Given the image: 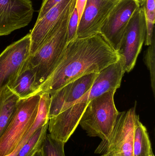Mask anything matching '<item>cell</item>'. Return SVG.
<instances>
[{"mask_svg":"<svg viewBox=\"0 0 155 156\" xmlns=\"http://www.w3.org/2000/svg\"><path fill=\"white\" fill-rule=\"evenodd\" d=\"M118 60L117 52L100 34L76 38L68 43L56 66L36 94L51 95L79 78L98 74Z\"/></svg>","mask_w":155,"mask_h":156,"instance_id":"6da1fadb","label":"cell"},{"mask_svg":"<svg viewBox=\"0 0 155 156\" xmlns=\"http://www.w3.org/2000/svg\"><path fill=\"white\" fill-rule=\"evenodd\" d=\"M76 2V0H74L68 5L45 41L33 54L30 55L26 62V66L35 73V84L37 91L39 86L56 66L68 44V22L75 8Z\"/></svg>","mask_w":155,"mask_h":156,"instance_id":"7a4b0ae2","label":"cell"},{"mask_svg":"<svg viewBox=\"0 0 155 156\" xmlns=\"http://www.w3.org/2000/svg\"><path fill=\"white\" fill-rule=\"evenodd\" d=\"M116 90H111L90 101L79 124L91 137L106 140L112 133L119 112L115 104Z\"/></svg>","mask_w":155,"mask_h":156,"instance_id":"3957f363","label":"cell"},{"mask_svg":"<svg viewBox=\"0 0 155 156\" xmlns=\"http://www.w3.org/2000/svg\"><path fill=\"white\" fill-rule=\"evenodd\" d=\"M40 97L36 94L19 100L13 116L0 137V156L9 154L18 146L35 119Z\"/></svg>","mask_w":155,"mask_h":156,"instance_id":"277c9868","label":"cell"},{"mask_svg":"<svg viewBox=\"0 0 155 156\" xmlns=\"http://www.w3.org/2000/svg\"><path fill=\"white\" fill-rule=\"evenodd\" d=\"M136 105L126 112H119L113 130L102 141L95 154L102 156H133L135 126L137 115Z\"/></svg>","mask_w":155,"mask_h":156,"instance_id":"5b68a950","label":"cell"},{"mask_svg":"<svg viewBox=\"0 0 155 156\" xmlns=\"http://www.w3.org/2000/svg\"><path fill=\"white\" fill-rule=\"evenodd\" d=\"M146 32L144 13L140 6L130 19L117 52L125 72L129 73L134 67L145 40Z\"/></svg>","mask_w":155,"mask_h":156,"instance_id":"8992f818","label":"cell"},{"mask_svg":"<svg viewBox=\"0 0 155 156\" xmlns=\"http://www.w3.org/2000/svg\"><path fill=\"white\" fill-rule=\"evenodd\" d=\"M30 34L7 46L0 54V90L15 81L30 55Z\"/></svg>","mask_w":155,"mask_h":156,"instance_id":"52a82bcc","label":"cell"},{"mask_svg":"<svg viewBox=\"0 0 155 156\" xmlns=\"http://www.w3.org/2000/svg\"><path fill=\"white\" fill-rule=\"evenodd\" d=\"M139 7V0H119L104 22L99 34L116 52L130 19Z\"/></svg>","mask_w":155,"mask_h":156,"instance_id":"ba28073f","label":"cell"},{"mask_svg":"<svg viewBox=\"0 0 155 156\" xmlns=\"http://www.w3.org/2000/svg\"><path fill=\"white\" fill-rule=\"evenodd\" d=\"M33 14L31 0H0V37L27 26Z\"/></svg>","mask_w":155,"mask_h":156,"instance_id":"9c48e42d","label":"cell"},{"mask_svg":"<svg viewBox=\"0 0 155 156\" xmlns=\"http://www.w3.org/2000/svg\"><path fill=\"white\" fill-rule=\"evenodd\" d=\"M98 74L93 73L79 78L51 94L49 119L55 117L73 105L89 91Z\"/></svg>","mask_w":155,"mask_h":156,"instance_id":"30bf717a","label":"cell"},{"mask_svg":"<svg viewBox=\"0 0 155 156\" xmlns=\"http://www.w3.org/2000/svg\"><path fill=\"white\" fill-rule=\"evenodd\" d=\"M119 0H87L78 23L77 38L99 34L105 20Z\"/></svg>","mask_w":155,"mask_h":156,"instance_id":"8fae6325","label":"cell"},{"mask_svg":"<svg viewBox=\"0 0 155 156\" xmlns=\"http://www.w3.org/2000/svg\"><path fill=\"white\" fill-rule=\"evenodd\" d=\"M74 0H62L50 9L36 23L30 33V55L33 54L44 43L50 31L60 19L62 14Z\"/></svg>","mask_w":155,"mask_h":156,"instance_id":"7c38bea8","label":"cell"},{"mask_svg":"<svg viewBox=\"0 0 155 156\" xmlns=\"http://www.w3.org/2000/svg\"><path fill=\"white\" fill-rule=\"evenodd\" d=\"M19 100L7 85L0 90V137L13 116Z\"/></svg>","mask_w":155,"mask_h":156,"instance_id":"4fadbf2b","label":"cell"},{"mask_svg":"<svg viewBox=\"0 0 155 156\" xmlns=\"http://www.w3.org/2000/svg\"><path fill=\"white\" fill-rule=\"evenodd\" d=\"M35 82V73L26 66L25 64L22 73L15 81L8 87L20 100H22L36 94L37 88Z\"/></svg>","mask_w":155,"mask_h":156,"instance_id":"5bb4252c","label":"cell"},{"mask_svg":"<svg viewBox=\"0 0 155 156\" xmlns=\"http://www.w3.org/2000/svg\"><path fill=\"white\" fill-rule=\"evenodd\" d=\"M40 94L41 97L39 101L38 112L35 119L17 147L22 148L38 129L49 122L51 96L49 94L47 93H42Z\"/></svg>","mask_w":155,"mask_h":156,"instance_id":"9a60e30c","label":"cell"},{"mask_svg":"<svg viewBox=\"0 0 155 156\" xmlns=\"http://www.w3.org/2000/svg\"><path fill=\"white\" fill-rule=\"evenodd\" d=\"M133 156H155L147 129L138 115L135 126Z\"/></svg>","mask_w":155,"mask_h":156,"instance_id":"2e32d148","label":"cell"},{"mask_svg":"<svg viewBox=\"0 0 155 156\" xmlns=\"http://www.w3.org/2000/svg\"><path fill=\"white\" fill-rule=\"evenodd\" d=\"M48 123L37 130L23 146L16 156H31L41 149L48 131Z\"/></svg>","mask_w":155,"mask_h":156,"instance_id":"e0dca14e","label":"cell"},{"mask_svg":"<svg viewBox=\"0 0 155 156\" xmlns=\"http://www.w3.org/2000/svg\"><path fill=\"white\" fill-rule=\"evenodd\" d=\"M140 6L144 13L146 24V36L145 44H151L154 36V27L155 21V0H139Z\"/></svg>","mask_w":155,"mask_h":156,"instance_id":"ac0fdd59","label":"cell"},{"mask_svg":"<svg viewBox=\"0 0 155 156\" xmlns=\"http://www.w3.org/2000/svg\"><path fill=\"white\" fill-rule=\"evenodd\" d=\"M65 143L55 139L50 134H47L42 146L43 156H65Z\"/></svg>","mask_w":155,"mask_h":156,"instance_id":"d6986e66","label":"cell"},{"mask_svg":"<svg viewBox=\"0 0 155 156\" xmlns=\"http://www.w3.org/2000/svg\"><path fill=\"white\" fill-rule=\"evenodd\" d=\"M155 45L154 37L151 45L146 51L144 62L149 70L151 79V87L153 93L155 94Z\"/></svg>","mask_w":155,"mask_h":156,"instance_id":"ffe728a7","label":"cell"},{"mask_svg":"<svg viewBox=\"0 0 155 156\" xmlns=\"http://www.w3.org/2000/svg\"><path fill=\"white\" fill-rule=\"evenodd\" d=\"M79 18L76 8H74L68 22L67 27V35H68V43L74 39L77 38L76 33L78 28Z\"/></svg>","mask_w":155,"mask_h":156,"instance_id":"44dd1931","label":"cell"},{"mask_svg":"<svg viewBox=\"0 0 155 156\" xmlns=\"http://www.w3.org/2000/svg\"><path fill=\"white\" fill-rule=\"evenodd\" d=\"M62 0H43L39 11L37 20L41 19L50 9L55 6Z\"/></svg>","mask_w":155,"mask_h":156,"instance_id":"7402d4cb","label":"cell"},{"mask_svg":"<svg viewBox=\"0 0 155 156\" xmlns=\"http://www.w3.org/2000/svg\"><path fill=\"white\" fill-rule=\"evenodd\" d=\"M87 1V0H76V2L75 7L77 10V13H78L79 22L81 19L82 14L84 10Z\"/></svg>","mask_w":155,"mask_h":156,"instance_id":"603a6c76","label":"cell"},{"mask_svg":"<svg viewBox=\"0 0 155 156\" xmlns=\"http://www.w3.org/2000/svg\"><path fill=\"white\" fill-rule=\"evenodd\" d=\"M21 148H20V147H16L15 148V150L14 151H13L12 153L9 154L7 155H5L4 156H16L18 154V153H19V151H20V149Z\"/></svg>","mask_w":155,"mask_h":156,"instance_id":"cb8c5ba5","label":"cell"},{"mask_svg":"<svg viewBox=\"0 0 155 156\" xmlns=\"http://www.w3.org/2000/svg\"><path fill=\"white\" fill-rule=\"evenodd\" d=\"M31 156H43V155L42 152V148L37 150Z\"/></svg>","mask_w":155,"mask_h":156,"instance_id":"d4e9b609","label":"cell"}]
</instances>
